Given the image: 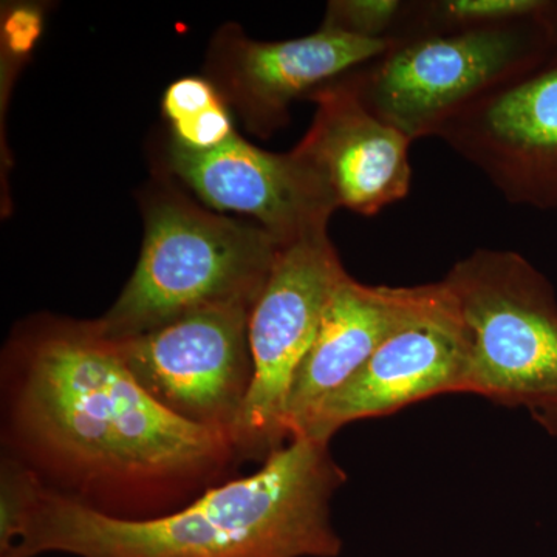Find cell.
Wrapping results in <instances>:
<instances>
[{
	"label": "cell",
	"instance_id": "obj_12",
	"mask_svg": "<svg viewBox=\"0 0 557 557\" xmlns=\"http://www.w3.org/2000/svg\"><path fill=\"white\" fill-rule=\"evenodd\" d=\"M307 98L317 112L293 152L321 178L336 209L372 218L406 199L412 139L373 113L347 75Z\"/></svg>",
	"mask_w": 557,
	"mask_h": 557
},
{
	"label": "cell",
	"instance_id": "obj_1",
	"mask_svg": "<svg viewBox=\"0 0 557 557\" xmlns=\"http://www.w3.org/2000/svg\"><path fill=\"white\" fill-rule=\"evenodd\" d=\"M2 456L40 486L108 518L148 520L236 479L226 435L159 405L97 321L25 322L0 361Z\"/></svg>",
	"mask_w": 557,
	"mask_h": 557
},
{
	"label": "cell",
	"instance_id": "obj_3",
	"mask_svg": "<svg viewBox=\"0 0 557 557\" xmlns=\"http://www.w3.org/2000/svg\"><path fill=\"white\" fill-rule=\"evenodd\" d=\"M281 245L258 223L223 218L185 197L161 196L146 212L141 255L108 313L106 338L143 335L196 311L255 307Z\"/></svg>",
	"mask_w": 557,
	"mask_h": 557
},
{
	"label": "cell",
	"instance_id": "obj_10",
	"mask_svg": "<svg viewBox=\"0 0 557 557\" xmlns=\"http://www.w3.org/2000/svg\"><path fill=\"white\" fill-rule=\"evenodd\" d=\"M391 44L327 27L306 38L259 42L226 27L212 42L209 81L249 129L270 137L287 124L293 101L375 61Z\"/></svg>",
	"mask_w": 557,
	"mask_h": 557
},
{
	"label": "cell",
	"instance_id": "obj_7",
	"mask_svg": "<svg viewBox=\"0 0 557 557\" xmlns=\"http://www.w3.org/2000/svg\"><path fill=\"white\" fill-rule=\"evenodd\" d=\"M247 307L196 311L113 341L139 386L164 409L233 442L252 379Z\"/></svg>",
	"mask_w": 557,
	"mask_h": 557
},
{
	"label": "cell",
	"instance_id": "obj_11",
	"mask_svg": "<svg viewBox=\"0 0 557 557\" xmlns=\"http://www.w3.org/2000/svg\"><path fill=\"white\" fill-rule=\"evenodd\" d=\"M170 168L203 203L255 219L281 247L329 230L336 211L324 183L293 150L269 152L237 134L203 152L172 141Z\"/></svg>",
	"mask_w": 557,
	"mask_h": 557
},
{
	"label": "cell",
	"instance_id": "obj_5",
	"mask_svg": "<svg viewBox=\"0 0 557 557\" xmlns=\"http://www.w3.org/2000/svg\"><path fill=\"white\" fill-rule=\"evenodd\" d=\"M469 339L467 394L533 408L557 397L555 288L522 255L479 248L443 277Z\"/></svg>",
	"mask_w": 557,
	"mask_h": 557
},
{
	"label": "cell",
	"instance_id": "obj_17",
	"mask_svg": "<svg viewBox=\"0 0 557 557\" xmlns=\"http://www.w3.org/2000/svg\"><path fill=\"white\" fill-rule=\"evenodd\" d=\"M531 416L548 434L557 437V397L544 399L530 408Z\"/></svg>",
	"mask_w": 557,
	"mask_h": 557
},
{
	"label": "cell",
	"instance_id": "obj_9",
	"mask_svg": "<svg viewBox=\"0 0 557 557\" xmlns=\"http://www.w3.org/2000/svg\"><path fill=\"white\" fill-rule=\"evenodd\" d=\"M469 339L445 281L426 284L418 309L324 403L302 437L332 442L355 421L391 416L423 399L467 394Z\"/></svg>",
	"mask_w": 557,
	"mask_h": 557
},
{
	"label": "cell",
	"instance_id": "obj_18",
	"mask_svg": "<svg viewBox=\"0 0 557 557\" xmlns=\"http://www.w3.org/2000/svg\"><path fill=\"white\" fill-rule=\"evenodd\" d=\"M545 22L552 35L553 46L557 49V0H549L548 9L545 11Z\"/></svg>",
	"mask_w": 557,
	"mask_h": 557
},
{
	"label": "cell",
	"instance_id": "obj_13",
	"mask_svg": "<svg viewBox=\"0 0 557 557\" xmlns=\"http://www.w3.org/2000/svg\"><path fill=\"white\" fill-rule=\"evenodd\" d=\"M424 293L426 284L366 285L348 273L341 278L289 387L285 412L289 442L306 434L324 403L418 309Z\"/></svg>",
	"mask_w": 557,
	"mask_h": 557
},
{
	"label": "cell",
	"instance_id": "obj_15",
	"mask_svg": "<svg viewBox=\"0 0 557 557\" xmlns=\"http://www.w3.org/2000/svg\"><path fill=\"white\" fill-rule=\"evenodd\" d=\"M171 127L174 135L172 141L197 152L219 148L236 134L225 100H220L199 115Z\"/></svg>",
	"mask_w": 557,
	"mask_h": 557
},
{
	"label": "cell",
	"instance_id": "obj_14",
	"mask_svg": "<svg viewBox=\"0 0 557 557\" xmlns=\"http://www.w3.org/2000/svg\"><path fill=\"white\" fill-rule=\"evenodd\" d=\"M408 7L409 2L403 0H335L327 5L322 27L392 42Z\"/></svg>",
	"mask_w": 557,
	"mask_h": 557
},
{
	"label": "cell",
	"instance_id": "obj_4",
	"mask_svg": "<svg viewBox=\"0 0 557 557\" xmlns=\"http://www.w3.org/2000/svg\"><path fill=\"white\" fill-rule=\"evenodd\" d=\"M547 9L509 24L409 33L348 79L373 113L412 141L435 137L458 110L555 50Z\"/></svg>",
	"mask_w": 557,
	"mask_h": 557
},
{
	"label": "cell",
	"instance_id": "obj_16",
	"mask_svg": "<svg viewBox=\"0 0 557 557\" xmlns=\"http://www.w3.org/2000/svg\"><path fill=\"white\" fill-rule=\"evenodd\" d=\"M223 100L222 95L209 79L182 78L168 87L163 97V113L171 126L199 115L215 102Z\"/></svg>",
	"mask_w": 557,
	"mask_h": 557
},
{
	"label": "cell",
	"instance_id": "obj_2",
	"mask_svg": "<svg viewBox=\"0 0 557 557\" xmlns=\"http://www.w3.org/2000/svg\"><path fill=\"white\" fill-rule=\"evenodd\" d=\"M346 482L330 442L298 437L180 511L123 520L51 493L0 457V557H338L332 505Z\"/></svg>",
	"mask_w": 557,
	"mask_h": 557
},
{
	"label": "cell",
	"instance_id": "obj_8",
	"mask_svg": "<svg viewBox=\"0 0 557 557\" xmlns=\"http://www.w3.org/2000/svg\"><path fill=\"white\" fill-rule=\"evenodd\" d=\"M518 207L557 208V49L435 134Z\"/></svg>",
	"mask_w": 557,
	"mask_h": 557
},
{
	"label": "cell",
	"instance_id": "obj_6",
	"mask_svg": "<svg viewBox=\"0 0 557 557\" xmlns=\"http://www.w3.org/2000/svg\"><path fill=\"white\" fill-rule=\"evenodd\" d=\"M346 274L327 230L278 248L269 281L249 313L255 379L233 435L242 463H265L289 443V387L317 338L330 296Z\"/></svg>",
	"mask_w": 557,
	"mask_h": 557
}]
</instances>
